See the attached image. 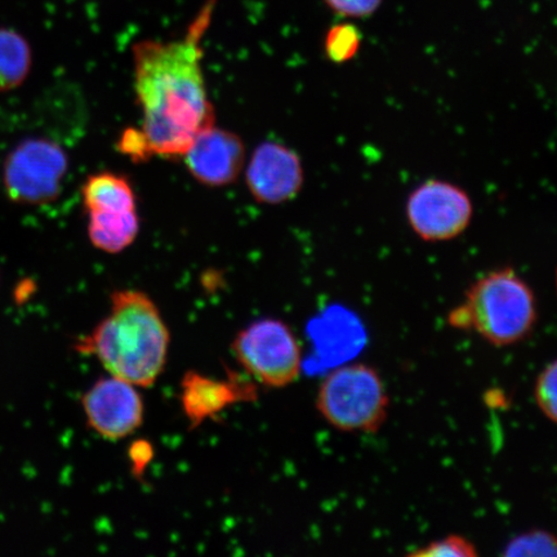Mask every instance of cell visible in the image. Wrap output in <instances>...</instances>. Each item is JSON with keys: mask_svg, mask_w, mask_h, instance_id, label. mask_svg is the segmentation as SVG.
<instances>
[{"mask_svg": "<svg viewBox=\"0 0 557 557\" xmlns=\"http://www.w3.org/2000/svg\"><path fill=\"white\" fill-rule=\"evenodd\" d=\"M215 2L209 0L185 38L143 40L134 47L135 92L143 113L138 131L149 159H183L199 132L215 124L200 46Z\"/></svg>", "mask_w": 557, "mask_h": 557, "instance_id": "obj_1", "label": "cell"}, {"mask_svg": "<svg viewBox=\"0 0 557 557\" xmlns=\"http://www.w3.org/2000/svg\"><path fill=\"white\" fill-rule=\"evenodd\" d=\"M171 334L162 313L141 290L111 296V308L95 330L78 339L75 350L100 361L109 374L150 387L163 373Z\"/></svg>", "mask_w": 557, "mask_h": 557, "instance_id": "obj_2", "label": "cell"}, {"mask_svg": "<svg viewBox=\"0 0 557 557\" xmlns=\"http://www.w3.org/2000/svg\"><path fill=\"white\" fill-rule=\"evenodd\" d=\"M448 322L453 329L476 332L493 346H511L532 333L537 305L524 278L503 269L473 283L465 302L449 313Z\"/></svg>", "mask_w": 557, "mask_h": 557, "instance_id": "obj_3", "label": "cell"}, {"mask_svg": "<svg viewBox=\"0 0 557 557\" xmlns=\"http://www.w3.org/2000/svg\"><path fill=\"white\" fill-rule=\"evenodd\" d=\"M388 407L385 382L373 367L361 363L334 369L317 396L319 413L344 433H377L387 420Z\"/></svg>", "mask_w": 557, "mask_h": 557, "instance_id": "obj_4", "label": "cell"}, {"mask_svg": "<svg viewBox=\"0 0 557 557\" xmlns=\"http://www.w3.org/2000/svg\"><path fill=\"white\" fill-rule=\"evenodd\" d=\"M233 352L244 371L263 386H289L301 374V346L282 320L262 319L249 324L236 334Z\"/></svg>", "mask_w": 557, "mask_h": 557, "instance_id": "obj_5", "label": "cell"}, {"mask_svg": "<svg viewBox=\"0 0 557 557\" xmlns=\"http://www.w3.org/2000/svg\"><path fill=\"white\" fill-rule=\"evenodd\" d=\"M67 170L69 158L61 145L46 137L26 138L4 160V190L18 205L50 203L59 197Z\"/></svg>", "mask_w": 557, "mask_h": 557, "instance_id": "obj_6", "label": "cell"}, {"mask_svg": "<svg viewBox=\"0 0 557 557\" xmlns=\"http://www.w3.org/2000/svg\"><path fill=\"white\" fill-rule=\"evenodd\" d=\"M469 194L447 181L430 180L410 194L407 218L410 227L424 242L457 238L472 220Z\"/></svg>", "mask_w": 557, "mask_h": 557, "instance_id": "obj_7", "label": "cell"}, {"mask_svg": "<svg viewBox=\"0 0 557 557\" xmlns=\"http://www.w3.org/2000/svg\"><path fill=\"white\" fill-rule=\"evenodd\" d=\"M87 423L107 441H121L143 426L144 401L134 383L109 375L97 380L83 395Z\"/></svg>", "mask_w": 557, "mask_h": 557, "instance_id": "obj_8", "label": "cell"}, {"mask_svg": "<svg viewBox=\"0 0 557 557\" xmlns=\"http://www.w3.org/2000/svg\"><path fill=\"white\" fill-rule=\"evenodd\" d=\"M246 181L250 195L261 205L277 206L301 193L305 172L295 150L278 143L257 146L249 159Z\"/></svg>", "mask_w": 557, "mask_h": 557, "instance_id": "obj_9", "label": "cell"}, {"mask_svg": "<svg viewBox=\"0 0 557 557\" xmlns=\"http://www.w3.org/2000/svg\"><path fill=\"white\" fill-rule=\"evenodd\" d=\"M187 171L207 187H225L235 183L246 164L243 139L215 124L200 131L183 158Z\"/></svg>", "mask_w": 557, "mask_h": 557, "instance_id": "obj_10", "label": "cell"}, {"mask_svg": "<svg viewBox=\"0 0 557 557\" xmlns=\"http://www.w3.org/2000/svg\"><path fill=\"white\" fill-rule=\"evenodd\" d=\"M257 388L242 375L228 373L226 380H215L198 372H186L181 381L180 401L191 428L224 412L236 403L253 401Z\"/></svg>", "mask_w": 557, "mask_h": 557, "instance_id": "obj_11", "label": "cell"}, {"mask_svg": "<svg viewBox=\"0 0 557 557\" xmlns=\"http://www.w3.org/2000/svg\"><path fill=\"white\" fill-rule=\"evenodd\" d=\"M86 211L125 213L137 211L134 186L122 174L100 172L89 176L82 189Z\"/></svg>", "mask_w": 557, "mask_h": 557, "instance_id": "obj_12", "label": "cell"}, {"mask_svg": "<svg viewBox=\"0 0 557 557\" xmlns=\"http://www.w3.org/2000/svg\"><path fill=\"white\" fill-rule=\"evenodd\" d=\"M139 233L137 211L125 213H88V236L92 246L116 255L129 248Z\"/></svg>", "mask_w": 557, "mask_h": 557, "instance_id": "obj_13", "label": "cell"}, {"mask_svg": "<svg viewBox=\"0 0 557 557\" xmlns=\"http://www.w3.org/2000/svg\"><path fill=\"white\" fill-rule=\"evenodd\" d=\"M359 329L357 320L343 310L331 311L325 318L318 319L311 325L313 339L318 347L320 360H343L354 355V347L348 336L350 331Z\"/></svg>", "mask_w": 557, "mask_h": 557, "instance_id": "obj_14", "label": "cell"}, {"mask_svg": "<svg viewBox=\"0 0 557 557\" xmlns=\"http://www.w3.org/2000/svg\"><path fill=\"white\" fill-rule=\"evenodd\" d=\"M32 65L29 41L16 30L0 27V92H9L24 85Z\"/></svg>", "mask_w": 557, "mask_h": 557, "instance_id": "obj_15", "label": "cell"}, {"mask_svg": "<svg viewBox=\"0 0 557 557\" xmlns=\"http://www.w3.org/2000/svg\"><path fill=\"white\" fill-rule=\"evenodd\" d=\"M505 556L557 557V537L546 531H531L507 543Z\"/></svg>", "mask_w": 557, "mask_h": 557, "instance_id": "obj_16", "label": "cell"}, {"mask_svg": "<svg viewBox=\"0 0 557 557\" xmlns=\"http://www.w3.org/2000/svg\"><path fill=\"white\" fill-rule=\"evenodd\" d=\"M360 45L361 35L357 27L350 24H339L333 26L326 33L324 50L332 62L344 64V62L354 59V55L359 51Z\"/></svg>", "mask_w": 557, "mask_h": 557, "instance_id": "obj_17", "label": "cell"}, {"mask_svg": "<svg viewBox=\"0 0 557 557\" xmlns=\"http://www.w3.org/2000/svg\"><path fill=\"white\" fill-rule=\"evenodd\" d=\"M534 398L541 412L557 424V360L549 363L539 375Z\"/></svg>", "mask_w": 557, "mask_h": 557, "instance_id": "obj_18", "label": "cell"}, {"mask_svg": "<svg viewBox=\"0 0 557 557\" xmlns=\"http://www.w3.org/2000/svg\"><path fill=\"white\" fill-rule=\"evenodd\" d=\"M476 546L462 535H448L410 553V557H473L478 556Z\"/></svg>", "mask_w": 557, "mask_h": 557, "instance_id": "obj_19", "label": "cell"}, {"mask_svg": "<svg viewBox=\"0 0 557 557\" xmlns=\"http://www.w3.org/2000/svg\"><path fill=\"white\" fill-rule=\"evenodd\" d=\"M330 9L345 17H367L379 10L382 0H325Z\"/></svg>", "mask_w": 557, "mask_h": 557, "instance_id": "obj_20", "label": "cell"}, {"mask_svg": "<svg viewBox=\"0 0 557 557\" xmlns=\"http://www.w3.org/2000/svg\"><path fill=\"white\" fill-rule=\"evenodd\" d=\"M154 457V449L151 444L145 441H138L129 448V458L132 469L136 476L143 475L146 466H148Z\"/></svg>", "mask_w": 557, "mask_h": 557, "instance_id": "obj_21", "label": "cell"}]
</instances>
